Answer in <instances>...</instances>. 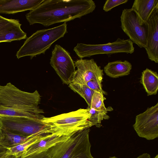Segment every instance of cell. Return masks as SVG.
I'll use <instances>...</instances> for the list:
<instances>
[{"label": "cell", "instance_id": "19", "mask_svg": "<svg viewBox=\"0 0 158 158\" xmlns=\"http://www.w3.org/2000/svg\"><path fill=\"white\" fill-rule=\"evenodd\" d=\"M25 117L42 118L44 116L42 114L30 113L3 106L0 103V117Z\"/></svg>", "mask_w": 158, "mask_h": 158}, {"label": "cell", "instance_id": "7", "mask_svg": "<svg viewBox=\"0 0 158 158\" xmlns=\"http://www.w3.org/2000/svg\"><path fill=\"white\" fill-rule=\"evenodd\" d=\"M120 21L122 29L129 39L140 48H145L147 45V22L143 21L131 8L123 10Z\"/></svg>", "mask_w": 158, "mask_h": 158}, {"label": "cell", "instance_id": "31", "mask_svg": "<svg viewBox=\"0 0 158 158\" xmlns=\"http://www.w3.org/2000/svg\"><path fill=\"white\" fill-rule=\"evenodd\" d=\"M4 137V135L2 132V130L0 127V140Z\"/></svg>", "mask_w": 158, "mask_h": 158}, {"label": "cell", "instance_id": "33", "mask_svg": "<svg viewBox=\"0 0 158 158\" xmlns=\"http://www.w3.org/2000/svg\"><path fill=\"white\" fill-rule=\"evenodd\" d=\"M158 158V155H157L154 158Z\"/></svg>", "mask_w": 158, "mask_h": 158}, {"label": "cell", "instance_id": "11", "mask_svg": "<svg viewBox=\"0 0 158 158\" xmlns=\"http://www.w3.org/2000/svg\"><path fill=\"white\" fill-rule=\"evenodd\" d=\"M74 63L77 69L72 83L86 85L91 80L102 81L103 70L93 59H80Z\"/></svg>", "mask_w": 158, "mask_h": 158}, {"label": "cell", "instance_id": "4", "mask_svg": "<svg viewBox=\"0 0 158 158\" xmlns=\"http://www.w3.org/2000/svg\"><path fill=\"white\" fill-rule=\"evenodd\" d=\"M67 32L66 23L51 28L38 30L27 38L17 52V58L29 56L31 59L46 51L56 40L64 36Z\"/></svg>", "mask_w": 158, "mask_h": 158}, {"label": "cell", "instance_id": "34", "mask_svg": "<svg viewBox=\"0 0 158 158\" xmlns=\"http://www.w3.org/2000/svg\"><path fill=\"white\" fill-rule=\"evenodd\" d=\"M17 158H20V157H17Z\"/></svg>", "mask_w": 158, "mask_h": 158}, {"label": "cell", "instance_id": "21", "mask_svg": "<svg viewBox=\"0 0 158 158\" xmlns=\"http://www.w3.org/2000/svg\"><path fill=\"white\" fill-rule=\"evenodd\" d=\"M2 130L4 137L0 140V144L6 148H11L21 144L31 137L35 135L28 137H24Z\"/></svg>", "mask_w": 158, "mask_h": 158}, {"label": "cell", "instance_id": "12", "mask_svg": "<svg viewBox=\"0 0 158 158\" xmlns=\"http://www.w3.org/2000/svg\"><path fill=\"white\" fill-rule=\"evenodd\" d=\"M18 19H9L0 15V43L11 42L27 38Z\"/></svg>", "mask_w": 158, "mask_h": 158}, {"label": "cell", "instance_id": "22", "mask_svg": "<svg viewBox=\"0 0 158 158\" xmlns=\"http://www.w3.org/2000/svg\"><path fill=\"white\" fill-rule=\"evenodd\" d=\"M69 86L85 100L88 105L87 108L90 107L92 97L94 93V91L86 85L72 83L69 85Z\"/></svg>", "mask_w": 158, "mask_h": 158}, {"label": "cell", "instance_id": "28", "mask_svg": "<svg viewBox=\"0 0 158 158\" xmlns=\"http://www.w3.org/2000/svg\"><path fill=\"white\" fill-rule=\"evenodd\" d=\"M15 156L10 154L7 152L0 153V158H17Z\"/></svg>", "mask_w": 158, "mask_h": 158}, {"label": "cell", "instance_id": "8", "mask_svg": "<svg viewBox=\"0 0 158 158\" xmlns=\"http://www.w3.org/2000/svg\"><path fill=\"white\" fill-rule=\"evenodd\" d=\"M133 43L129 39L119 38L113 42L98 44L78 43L73 50L81 59L98 54H112L118 53L132 54L134 52Z\"/></svg>", "mask_w": 158, "mask_h": 158}, {"label": "cell", "instance_id": "9", "mask_svg": "<svg viewBox=\"0 0 158 158\" xmlns=\"http://www.w3.org/2000/svg\"><path fill=\"white\" fill-rule=\"evenodd\" d=\"M50 63L63 83L69 85L72 83L75 67L68 51L60 45H56L52 51Z\"/></svg>", "mask_w": 158, "mask_h": 158}, {"label": "cell", "instance_id": "10", "mask_svg": "<svg viewBox=\"0 0 158 158\" xmlns=\"http://www.w3.org/2000/svg\"><path fill=\"white\" fill-rule=\"evenodd\" d=\"M133 128L140 137L148 140L158 137V103L136 115Z\"/></svg>", "mask_w": 158, "mask_h": 158}, {"label": "cell", "instance_id": "3", "mask_svg": "<svg viewBox=\"0 0 158 158\" xmlns=\"http://www.w3.org/2000/svg\"><path fill=\"white\" fill-rule=\"evenodd\" d=\"M90 117L87 109H80L53 117H44L41 121L49 128L51 133L57 136H69L93 126L89 121Z\"/></svg>", "mask_w": 158, "mask_h": 158}, {"label": "cell", "instance_id": "15", "mask_svg": "<svg viewBox=\"0 0 158 158\" xmlns=\"http://www.w3.org/2000/svg\"><path fill=\"white\" fill-rule=\"evenodd\" d=\"M69 136H57L52 134L49 136L29 146L24 151L20 158H25L47 150L56 143L67 138Z\"/></svg>", "mask_w": 158, "mask_h": 158}, {"label": "cell", "instance_id": "13", "mask_svg": "<svg viewBox=\"0 0 158 158\" xmlns=\"http://www.w3.org/2000/svg\"><path fill=\"white\" fill-rule=\"evenodd\" d=\"M148 32L147 45L145 48L148 58L158 63V12L154 14L147 22Z\"/></svg>", "mask_w": 158, "mask_h": 158}, {"label": "cell", "instance_id": "1", "mask_svg": "<svg viewBox=\"0 0 158 158\" xmlns=\"http://www.w3.org/2000/svg\"><path fill=\"white\" fill-rule=\"evenodd\" d=\"M96 6L92 0H44L26 15L30 25L45 27L66 23L92 13Z\"/></svg>", "mask_w": 158, "mask_h": 158}, {"label": "cell", "instance_id": "16", "mask_svg": "<svg viewBox=\"0 0 158 158\" xmlns=\"http://www.w3.org/2000/svg\"><path fill=\"white\" fill-rule=\"evenodd\" d=\"M144 21L147 22L158 12V0H135L132 8Z\"/></svg>", "mask_w": 158, "mask_h": 158}, {"label": "cell", "instance_id": "27", "mask_svg": "<svg viewBox=\"0 0 158 158\" xmlns=\"http://www.w3.org/2000/svg\"><path fill=\"white\" fill-rule=\"evenodd\" d=\"M25 158H51V157L48 153L47 149Z\"/></svg>", "mask_w": 158, "mask_h": 158}, {"label": "cell", "instance_id": "29", "mask_svg": "<svg viewBox=\"0 0 158 158\" xmlns=\"http://www.w3.org/2000/svg\"><path fill=\"white\" fill-rule=\"evenodd\" d=\"M136 158H151V156L148 153H144L139 155Z\"/></svg>", "mask_w": 158, "mask_h": 158}, {"label": "cell", "instance_id": "26", "mask_svg": "<svg viewBox=\"0 0 158 158\" xmlns=\"http://www.w3.org/2000/svg\"><path fill=\"white\" fill-rule=\"evenodd\" d=\"M128 1V0H107L104 5L103 10L105 12H108L114 7L125 3Z\"/></svg>", "mask_w": 158, "mask_h": 158}, {"label": "cell", "instance_id": "14", "mask_svg": "<svg viewBox=\"0 0 158 158\" xmlns=\"http://www.w3.org/2000/svg\"><path fill=\"white\" fill-rule=\"evenodd\" d=\"M44 0H0V14H14L31 10Z\"/></svg>", "mask_w": 158, "mask_h": 158}, {"label": "cell", "instance_id": "23", "mask_svg": "<svg viewBox=\"0 0 158 158\" xmlns=\"http://www.w3.org/2000/svg\"><path fill=\"white\" fill-rule=\"evenodd\" d=\"M87 109L90 115L89 121L93 126L95 125L97 127L99 128L102 126V120L109 118V116L107 114V111L97 110L90 108H87Z\"/></svg>", "mask_w": 158, "mask_h": 158}, {"label": "cell", "instance_id": "5", "mask_svg": "<svg viewBox=\"0 0 158 158\" xmlns=\"http://www.w3.org/2000/svg\"><path fill=\"white\" fill-rule=\"evenodd\" d=\"M41 96L38 91L33 93L22 91L11 83L0 85V103L2 105L30 113L43 114L40 109Z\"/></svg>", "mask_w": 158, "mask_h": 158}, {"label": "cell", "instance_id": "20", "mask_svg": "<svg viewBox=\"0 0 158 158\" xmlns=\"http://www.w3.org/2000/svg\"><path fill=\"white\" fill-rule=\"evenodd\" d=\"M52 134H45L34 136L23 143L15 146L8 148L7 152L17 157H21L25 150L33 143L40 141L50 135Z\"/></svg>", "mask_w": 158, "mask_h": 158}, {"label": "cell", "instance_id": "25", "mask_svg": "<svg viewBox=\"0 0 158 158\" xmlns=\"http://www.w3.org/2000/svg\"><path fill=\"white\" fill-rule=\"evenodd\" d=\"M102 81L99 80H91L87 82L86 85L94 91L102 93L104 95H107V93L102 89Z\"/></svg>", "mask_w": 158, "mask_h": 158}, {"label": "cell", "instance_id": "18", "mask_svg": "<svg viewBox=\"0 0 158 158\" xmlns=\"http://www.w3.org/2000/svg\"><path fill=\"white\" fill-rule=\"evenodd\" d=\"M140 82L148 96L157 94L158 90V74L156 72L146 68L142 73Z\"/></svg>", "mask_w": 158, "mask_h": 158}, {"label": "cell", "instance_id": "32", "mask_svg": "<svg viewBox=\"0 0 158 158\" xmlns=\"http://www.w3.org/2000/svg\"><path fill=\"white\" fill-rule=\"evenodd\" d=\"M108 158H118L115 156H113L110 157Z\"/></svg>", "mask_w": 158, "mask_h": 158}, {"label": "cell", "instance_id": "30", "mask_svg": "<svg viewBox=\"0 0 158 158\" xmlns=\"http://www.w3.org/2000/svg\"><path fill=\"white\" fill-rule=\"evenodd\" d=\"M8 149L4 147L0 144V153L7 152Z\"/></svg>", "mask_w": 158, "mask_h": 158}, {"label": "cell", "instance_id": "6", "mask_svg": "<svg viewBox=\"0 0 158 158\" xmlns=\"http://www.w3.org/2000/svg\"><path fill=\"white\" fill-rule=\"evenodd\" d=\"M42 118L0 117V127L3 130L24 137L52 134L49 128L41 121Z\"/></svg>", "mask_w": 158, "mask_h": 158}, {"label": "cell", "instance_id": "2", "mask_svg": "<svg viewBox=\"0 0 158 158\" xmlns=\"http://www.w3.org/2000/svg\"><path fill=\"white\" fill-rule=\"evenodd\" d=\"M89 128L77 131L47 149L51 158H94L91 152Z\"/></svg>", "mask_w": 158, "mask_h": 158}, {"label": "cell", "instance_id": "24", "mask_svg": "<svg viewBox=\"0 0 158 158\" xmlns=\"http://www.w3.org/2000/svg\"><path fill=\"white\" fill-rule=\"evenodd\" d=\"M105 99L106 98L102 93L94 91L89 108L97 110L108 111L113 110V109L111 107L107 108L105 107L104 104V101Z\"/></svg>", "mask_w": 158, "mask_h": 158}, {"label": "cell", "instance_id": "17", "mask_svg": "<svg viewBox=\"0 0 158 158\" xmlns=\"http://www.w3.org/2000/svg\"><path fill=\"white\" fill-rule=\"evenodd\" d=\"M132 69V65L128 61L117 60L109 62L104 68L106 74L112 78L128 75Z\"/></svg>", "mask_w": 158, "mask_h": 158}]
</instances>
